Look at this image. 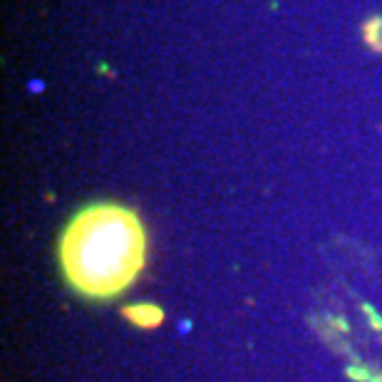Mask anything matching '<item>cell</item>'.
<instances>
[{
	"label": "cell",
	"mask_w": 382,
	"mask_h": 382,
	"mask_svg": "<svg viewBox=\"0 0 382 382\" xmlns=\"http://www.w3.org/2000/svg\"><path fill=\"white\" fill-rule=\"evenodd\" d=\"M382 20L375 18V20H367L365 22V42H370L372 47L382 50Z\"/></svg>",
	"instance_id": "3957f363"
},
{
	"label": "cell",
	"mask_w": 382,
	"mask_h": 382,
	"mask_svg": "<svg viewBox=\"0 0 382 382\" xmlns=\"http://www.w3.org/2000/svg\"><path fill=\"white\" fill-rule=\"evenodd\" d=\"M57 253L75 293L107 300L122 295L144 268L147 233L132 209L97 201L67 221Z\"/></svg>",
	"instance_id": "6da1fadb"
},
{
	"label": "cell",
	"mask_w": 382,
	"mask_h": 382,
	"mask_svg": "<svg viewBox=\"0 0 382 382\" xmlns=\"http://www.w3.org/2000/svg\"><path fill=\"white\" fill-rule=\"evenodd\" d=\"M124 315L134 323V325H142V327H154L161 323V310L156 306L142 303V306H132L124 310Z\"/></svg>",
	"instance_id": "7a4b0ae2"
}]
</instances>
